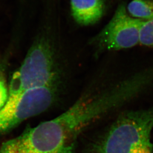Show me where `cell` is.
Returning a JSON list of instances; mask_svg holds the SVG:
<instances>
[{
    "label": "cell",
    "mask_w": 153,
    "mask_h": 153,
    "mask_svg": "<svg viewBox=\"0 0 153 153\" xmlns=\"http://www.w3.org/2000/svg\"><path fill=\"white\" fill-rule=\"evenodd\" d=\"M153 106L120 115L96 145L97 153H153Z\"/></svg>",
    "instance_id": "1"
},
{
    "label": "cell",
    "mask_w": 153,
    "mask_h": 153,
    "mask_svg": "<svg viewBox=\"0 0 153 153\" xmlns=\"http://www.w3.org/2000/svg\"><path fill=\"white\" fill-rule=\"evenodd\" d=\"M61 70L51 42L44 36L37 37L22 64L13 74L9 97L32 88L60 82Z\"/></svg>",
    "instance_id": "2"
},
{
    "label": "cell",
    "mask_w": 153,
    "mask_h": 153,
    "mask_svg": "<svg viewBox=\"0 0 153 153\" xmlns=\"http://www.w3.org/2000/svg\"><path fill=\"white\" fill-rule=\"evenodd\" d=\"M59 84L32 88L9 97L0 110V133L8 132L23 121L50 108L56 100Z\"/></svg>",
    "instance_id": "3"
},
{
    "label": "cell",
    "mask_w": 153,
    "mask_h": 153,
    "mask_svg": "<svg viewBox=\"0 0 153 153\" xmlns=\"http://www.w3.org/2000/svg\"><path fill=\"white\" fill-rule=\"evenodd\" d=\"M144 21L133 18L125 4L118 6L114 16L92 42L100 49L117 50L139 44L140 31Z\"/></svg>",
    "instance_id": "4"
},
{
    "label": "cell",
    "mask_w": 153,
    "mask_h": 153,
    "mask_svg": "<svg viewBox=\"0 0 153 153\" xmlns=\"http://www.w3.org/2000/svg\"><path fill=\"white\" fill-rule=\"evenodd\" d=\"M73 18L79 25L88 26L98 22L105 13L103 0H70Z\"/></svg>",
    "instance_id": "5"
},
{
    "label": "cell",
    "mask_w": 153,
    "mask_h": 153,
    "mask_svg": "<svg viewBox=\"0 0 153 153\" xmlns=\"http://www.w3.org/2000/svg\"><path fill=\"white\" fill-rule=\"evenodd\" d=\"M126 9L133 18L144 21L153 19V0H132Z\"/></svg>",
    "instance_id": "6"
},
{
    "label": "cell",
    "mask_w": 153,
    "mask_h": 153,
    "mask_svg": "<svg viewBox=\"0 0 153 153\" xmlns=\"http://www.w3.org/2000/svg\"><path fill=\"white\" fill-rule=\"evenodd\" d=\"M139 44L153 48V19L143 22L140 30Z\"/></svg>",
    "instance_id": "7"
},
{
    "label": "cell",
    "mask_w": 153,
    "mask_h": 153,
    "mask_svg": "<svg viewBox=\"0 0 153 153\" xmlns=\"http://www.w3.org/2000/svg\"><path fill=\"white\" fill-rule=\"evenodd\" d=\"M9 95V87H7L4 72L0 68V110L7 103Z\"/></svg>",
    "instance_id": "8"
}]
</instances>
